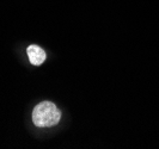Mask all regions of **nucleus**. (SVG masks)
<instances>
[{
	"mask_svg": "<svg viewBox=\"0 0 159 149\" xmlns=\"http://www.w3.org/2000/svg\"><path fill=\"white\" fill-rule=\"evenodd\" d=\"M61 118V112L55 104L43 102L39 104L32 112V122L39 128H49L57 124Z\"/></svg>",
	"mask_w": 159,
	"mask_h": 149,
	"instance_id": "nucleus-1",
	"label": "nucleus"
},
{
	"mask_svg": "<svg viewBox=\"0 0 159 149\" xmlns=\"http://www.w3.org/2000/svg\"><path fill=\"white\" fill-rule=\"evenodd\" d=\"M26 53H28V56H29V60L30 62L34 64V66H40L42 63L46 61V53L44 50L40 48L39 46H35L32 44L30 47L26 49Z\"/></svg>",
	"mask_w": 159,
	"mask_h": 149,
	"instance_id": "nucleus-2",
	"label": "nucleus"
}]
</instances>
